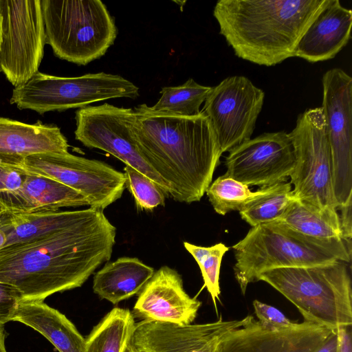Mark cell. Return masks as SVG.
I'll list each match as a JSON object with an SVG mask.
<instances>
[{
	"mask_svg": "<svg viewBox=\"0 0 352 352\" xmlns=\"http://www.w3.org/2000/svg\"><path fill=\"white\" fill-rule=\"evenodd\" d=\"M116 235L103 210L89 207L66 228L0 249V282L17 288L23 302L80 287L109 261Z\"/></svg>",
	"mask_w": 352,
	"mask_h": 352,
	"instance_id": "cell-1",
	"label": "cell"
},
{
	"mask_svg": "<svg viewBox=\"0 0 352 352\" xmlns=\"http://www.w3.org/2000/svg\"><path fill=\"white\" fill-rule=\"evenodd\" d=\"M137 146L169 184L176 201H199L212 182L222 153L207 116L156 113L146 104L133 109Z\"/></svg>",
	"mask_w": 352,
	"mask_h": 352,
	"instance_id": "cell-2",
	"label": "cell"
},
{
	"mask_svg": "<svg viewBox=\"0 0 352 352\" xmlns=\"http://www.w3.org/2000/svg\"><path fill=\"white\" fill-rule=\"evenodd\" d=\"M329 0H219V33L235 55L267 67L294 57L300 38Z\"/></svg>",
	"mask_w": 352,
	"mask_h": 352,
	"instance_id": "cell-3",
	"label": "cell"
},
{
	"mask_svg": "<svg viewBox=\"0 0 352 352\" xmlns=\"http://www.w3.org/2000/svg\"><path fill=\"white\" fill-rule=\"evenodd\" d=\"M263 280L283 295L305 321L336 329L352 324L351 278L348 263L278 268L261 274Z\"/></svg>",
	"mask_w": 352,
	"mask_h": 352,
	"instance_id": "cell-4",
	"label": "cell"
},
{
	"mask_svg": "<svg viewBox=\"0 0 352 352\" xmlns=\"http://www.w3.org/2000/svg\"><path fill=\"white\" fill-rule=\"evenodd\" d=\"M46 44L58 58L86 65L105 54L117 28L100 0H41Z\"/></svg>",
	"mask_w": 352,
	"mask_h": 352,
	"instance_id": "cell-5",
	"label": "cell"
},
{
	"mask_svg": "<svg viewBox=\"0 0 352 352\" xmlns=\"http://www.w3.org/2000/svg\"><path fill=\"white\" fill-rule=\"evenodd\" d=\"M233 249L234 274L241 291L267 271L332 264L338 261L326 250L296 236L275 223L250 229Z\"/></svg>",
	"mask_w": 352,
	"mask_h": 352,
	"instance_id": "cell-6",
	"label": "cell"
},
{
	"mask_svg": "<svg viewBox=\"0 0 352 352\" xmlns=\"http://www.w3.org/2000/svg\"><path fill=\"white\" fill-rule=\"evenodd\" d=\"M139 87L120 75L98 72L76 77H60L38 72L12 90L10 103L19 109L41 115L83 108L90 104L118 98L135 99Z\"/></svg>",
	"mask_w": 352,
	"mask_h": 352,
	"instance_id": "cell-7",
	"label": "cell"
},
{
	"mask_svg": "<svg viewBox=\"0 0 352 352\" xmlns=\"http://www.w3.org/2000/svg\"><path fill=\"white\" fill-rule=\"evenodd\" d=\"M295 151V166L290 175L295 199L320 210H338L333 189L332 162L322 108L300 113L289 133Z\"/></svg>",
	"mask_w": 352,
	"mask_h": 352,
	"instance_id": "cell-8",
	"label": "cell"
},
{
	"mask_svg": "<svg viewBox=\"0 0 352 352\" xmlns=\"http://www.w3.org/2000/svg\"><path fill=\"white\" fill-rule=\"evenodd\" d=\"M0 72L15 87L38 72L46 35L41 0H0Z\"/></svg>",
	"mask_w": 352,
	"mask_h": 352,
	"instance_id": "cell-9",
	"label": "cell"
},
{
	"mask_svg": "<svg viewBox=\"0 0 352 352\" xmlns=\"http://www.w3.org/2000/svg\"><path fill=\"white\" fill-rule=\"evenodd\" d=\"M135 111L108 103L87 106L76 111L75 138L90 148L104 151L143 173L160 186L166 197L169 184L148 164L135 140Z\"/></svg>",
	"mask_w": 352,
	"mask_h": 352,
	"instance_id": "cell-10",
	"label": "cell"
},
{
	"mask_svg": "<svg viewBox=\"0 0 352 352\" xmlns=\"http://www.w3.org/2000/svg\"><path fill=\"white\" fill-rule=\"evenodd\" d=\"M19 168L77 190L87 198L91 208L102 210L120 199L126 188L123 173L104 162L69 152L32 155Z\"/></svg>",
	"mask_w": 352,
	"mask_h": 352,
	"instance_id": "cell-11",
	"label": "cell"
},
{
	"mask_svg": "<svg viewBox=\"0 0 352 352\" xmlns=\"http://www.w3.org/2000/svg\"><path fill=\"white\" fill-rule=\"evenodd\" d=\"M322 105L338 210L352 202V78L333 68L322 78Z\"/></svg>",
	"mask_w": 352,
	"mask_h": 352,
	"instance_id": "cell-12",
	"label": "cell"
},
{
	"mask_svg": "<svg viewBox=\"0 0 352 352\" xmlns=\"http://www.w3.org/2000/svg\"><path fill=\"white\" fill-rule=\"evenodd\" d=\"M264 98V91L243 76H229L211 87L202 111L210 120L221 153L251 138Z\"/></svg>",
	"mask_w": 352,
	"mask_h": 352,
	"instance_id": "cell-13",
	"label": "cell"
},
{
	"mask_svg": "<svg viewBox=\"0 0 352 352\" xmlns=\"http://www.w3.org/2000/svg\"><path fill=\"white\" fill-rule=\"evenodd\" d=\"M228 152L225 175L248 186L287 182L295 166L294 144L285 131L262 133Z\"/></svg>",
	"mask_w": 352,
	"mask_h": 352,
	"instance_id": "cell-14",
	"label": "cell"
},
{
	"mask_svg": "<svg viewBox=\"0 0 352 352\" xmlns=\"http://www.w3.org/2000/svg\"><path fill=\"white\" fill-rule=\"evenodd\" d=\"M252 318L187 325L141 320L135 323L131 341L141 352H214L226 335Z\"/></svg>",
	"mask_w": 352,
	"mask_h": 352,
	"instance_id": "cell-15",
	"label": "cell"
},
{
	"mask_svg": "<svg viewBox=\"0 0 352 352\" xmlns=\"http://www.w3.org/2000/svg\"><path fill=\"white\" fill-rule=\"evenodd\" d=\"M333 330L306 321L293 328L274 329L252 317L226 335L214 352H315Z\"/></svg>",
	"mask_w": 352,
	"mask_h": 352,
	"instance_id": "cell-16",
	"label": "cell"
},
{
	"mask_svg": "<svg viewBox=\"0 0 352 352\" xmlns=\"http://www.w3.org/2000/svg\"><path fill=\"white\" fill-rule=\"evenodd\" d=\"M201 305L186 292L181 275L164 265L139 292L132 314L142 320L187 325L195 320Z\"/></svg>",
	"mask_w": 352,
	"mask_h": 352,
	"instance_id": "cell-17",
	"label": "cell"
},
{
	"mask_svg": "<svg viewBox=\"0 0 352 352\" xmlns=\"http://www.w3.org/2000/svg\"><path fill=\"white\" fill-rule=\"evenodd\" d=\"M272 223L326 250L338 260L351 262V241L343 237L337 210H320L294 199L283 217Z\"/></svg>",
	"mask_w": 352,
	"mask_h": 352,
	"instance_id": "cell-18",
	"label": "cell"
},
{
	"mask_svg": "<svg viewBox=\"0 0 352 352\" xmlns=\"http://www.w3.org/2000/svg\"><path fill=\"white\" fill-rule=\"evenodd\" d=\"M60 129L38 120L27 124L0 116V165L21 167L26 157L45 153L68 152Z\"/></svg>",
	"mask_w": 352,
	"mask_h": 352,
	"instance_id": "cell-19",
	"label": "cell"
},
{
	"mask_svg": "<svg viewBox=\"0 0 352 352\" xmlns=\"http://www.w3.org/2000/svg\"><path fill=\"white\" fill-rule=\"evenodd\" d=\"M352 10L339 0H329L298 41L294 56L309 63L333 58L349 43Z\"/></svg>",
	"mask_w": 352,
	"mask_h": 352,
	"instance_id": "cell-20",
	"label": "cell"
},
{
	"mask_svg": "<svg viewBox=\"0 0 352 352\" xmlns=\"http://www.w3.org/2000/svg\"><path fill=\"white\" fill-rule=\"evenodd\" d=\"M12 321L31 327L59 352H86L85 338L63 314L44 302H22Z\"/></svg>",
	"mask_w": 352,
	"mask_h": 352,
	"instance_id": "cell-21",
	"label": "cell"
},
{
	"mask_svg": "<svg viewBox=\"0 0 352 352\" xmlns=\"http://www.w3.org/2000/svg\"><path fill=\"white\" fill-rule=\"evenodd\" d=\"M154 269L135 257H120L106 263L93 279V290L113 305L139 294Z\"/></svg>",
	"mask_w": 352,
	"mask_h": 352,
	"instance_id": "cell-22",
	"label": "cell"
},
{
	"mask_svg": "<svg viewBox=\"0 0 352 352\" xmlns=\"http://www.w3.org/2000/svg\"><path fill=\"white\" fill-rule=\"evenodd\" d=\"M17 200L16 213L55 211L65 207L89 206L87 198L77 190L53 179L28 172L17 193Z\"/></svg>",
	"mask_w": 352,
	"mask_h": 352,
	"instance_id": "cell-23",
	"label": "cell"
},
{
	"mask_svg": "<svg viewBox=\"0 0 352 352\" xmlns=\"http://www.w3.org/2000/svg\"><path fill=\"white\" fill-rule=\"evenodd\" d=\"M85 211L86 209L16 213L6 210L0 217V230L6 237L5 246L66 228L78 221Z\"/></svg>",
	"mask_w": 352,
	"mask_h": 352,
	"instance_id": "cell-24",
	"label": "cell"
},
{
	"mask_svg": "<svg viewBox=\"0 0 352 352\" xmlns=\"http://www.w3.org/2000/svg\"><path fill=\"white\" fill-rule=\"evenodd\" d=\"M135 324V318L129 309L113 308L85 338L86 352H124Z\"/></svg>",
	"mask_w": 352,
	"mask_h": 352,
	"instance_id": "cell-25",
	"label": "cell"
},
{
	"mask_svg": "<svg viewBox=\"0 0 352 352\" xmlns=\"http://www.w3.org/2000/svg\"><path fill=\"white\" fill-rule=\"evenodd\" d=\"M210 89L211 87L199 85L192 78L179 86L164 87L160 99L149 109L156 113L193 116L200 113V107Z\"/></svg>",
	"mask_w": 352,
	"mask_h": 352,
	"instance_id": "cell-26",
	"label": "cell"
},
{
	"mask_svg": "<svg viewBox=\"0 0 352 352\" xmlns=\"http://www.w3.org/2000/svg\"><path fill=\"white\" fill-rule=\"evenodd\" d=\"M292 190L288 182L269 186L264 194L239 211L241 219L252 227L279 220L295 199Z\"/></svg>",
	"mask_w": 352,
	"mask_h": 352,
	"instance_id": "cell-27",
	"label": "cell"
},
{
	"mask_svg": "<svg viewBox=\"0 0 352 352\" xmlns=\"http://www.w3.org/2000/svg\"><path fill=\"white\" fill-rule=\"evenodd\" d=\"M267 187L251 191L249 186L225 174L210 184L206 192L214 211L221 215L238 210L264 194Z\"/></svg>",
	"mask_w": 352,
	"mask_h": 352,
	"instance_id": "cell-28",
	"label": "cell"
},
{
	"mask_svg": "<svg viewBox=\"0 0 352 352\" xmlns=\"http://www.w3.org/2000/svg\"><path fill=\"white\" fill-rule=\"evenodd\" d=\"M184 246L199 265L204 282V287L207 288L217 307L216 300H219L221 294L219 274L221 261L229 248L223 243L202 247L186 241L184 242Z\"/></svg>",
	"mask_w": 352,
	"mask_h": 352,
	"instance_id": "cell-29",
	"label": "cell"
},
{
	"mask_svg": "<svg viewBox=\"0 0 352 352\" xmlns=\"http://www.w3.org/2000/svg\"><path fill=\"white\" fill-rule=\"evenodd\" d=\"M124 170L126 188L133 197L138 208L151 211L165 205L166 196L153 180L131 166L126 165Z\"/></svg>",
	"mask_w": 352,
	"mask_h": 352,
	"instance_id": "cell-30",
	"label": "cell"
},
{
	"mask_svg": "<svg viewBox=\"0 0 352 352\" xmlns=\"http://www.w3.org/2000/svg\"><path fill=\"white\" fill-rule=\"evenodd\" d=\"M25 175L21 168L0 165V202L9 212H18L17 193Z\"/></svg>",
	"mask_w": 352,
	"mask_h": 352,
	"instance_id": "cell-31",
	"label": "cell"
},
{
	"mask_svg": "<svg viewBox=\"0 0 352 352\" xmlns=\"http://www.w3.org/2000/svg\"><path fill=\"white\" fill-rule=\"evenodd\" d=\"M22 302V294L17 288L0 282V329L12 320L19 305Z\"/></svg>",
	"mask_w": 352,
	"mask_h": 352,
	"instance_id": "cell-32",
	"label": "cell"
},
{
	"mask_svg": "<svg viewBox=\"0 0 352 352\" xmlns=\"http://www.w3.org/2000/svg\"><path fill=\"white\" fill-rule=\"evenodd\" d=\"M253 306L258 321L262 324L274 329H288L296 327L295 323L287 318L276 307L254 300Z\"/></svg>",
	"mask_w": 352,
	"mask_h": 352,
	"instance_id": "cell-33",
	"label": "cell"
},
{
	"mask_svg": "<svg viewBox=\"0 0 352 352\" xmlns=\"http://www.w3.org/2000/svg\"><path fill=\"white\" fill-rule=\"evenodd\" d=\"M351 208L352 202H350L338 210L343 237L347 241H351L352 236Z\"/></svg>",
	"mask_w": 352,
	"mask_h": 352,
	"instance_id": "cell-34",
	"label": "cell"
},
{
	"mask_svg": "<svg viewBox=\"0 0 352 352\" xmlns=\"http://www.w3.org/2000/svg\"><path fill=\"white\" fill-rule=\"evenodd\" d=\"M338 333V352H352L351 327H340L336 329Z\"/></svg>",
	"mask_w": 352,
	"mask_h": 352,
	"instance_id": "cell-35",
	"label": "cell"
},
{
	"mask_svg": "<svg viewBox=\"0 0 352 352\" xmlns=\"http://www.w3.org/2000/svg\"><path fill=\"white\" fill-rule=\"evenodd\" d=\"M338 333L335 329L315 352H338Z\"/></svg>",
	"mask_w": 352,
	"mask_h": 352,
	"instance_id": "cell-36",
	"label": "cell"
},
{
	"mask_svg": "<svg viewBox=\"0 0 352 352\" xmlns=\"http://www.w3.org/2000/svg\"><path fill=\"white\" fill-rule=\"evenodd\" d=\"M7 332L4 327L0 329V352H7L6 348V338Z\"/></svg>",
	"mask_w": 352,
	"mask_h": 352,
	"instance_id": "cell-37",
	"label": "cell"
},
{
	"mask_svg": "<svg viewBox=\"0 0 352 352\" xmlns=\"http://www.w3.org/2000/svg\"><path fill=\"white\" fill-rule=\"evenodd\" d=\"M124 352H141L130 341V342L126 346Z\"/></svg>",
	"mask_w": 352,
	"mask_h": 352,
	"instance_id": "cell-38",
	"label": "cell"
},
{
	"mask_svg": "<svg viewBox=\"0 0 352 352\" xmlns=\"http://www.w3.org/2000/svg\"><path fill=\"white\" fill-rule=\"evenodd\" d=\"M6 237L5 234L0 230V249L3 248L6 245Z\"/></svg>",
	"mask_w": 352,
	"mask_h": 352,
	"instance_id": "cell-39",
	"label": "cell"
},
{
	"mask_svg": "<svg viewBox=\"0 0 352 352\" xmlns=\"http://www.w3.org/2000/svg\"><path fill=\"white\" fill-rule=\"evenodd\" d=\"M6 208L3 206V205L0 202V217L1 215L6 211Z\"/></svg>",
	"mask_w": 352,
	"mask_h": 352,
	"instance_id": "cell-40",
	"label": "cell"
},
{
	"mask_svg": "<svg viewBox=\"0 0 352 352\" xmlns=\"http://www.w3.org/2000/svg\"><path fill=\"white\" fill-rule=\"evenodd\" d=\"M1 23H2V17L0 14V45L1 42Z\"/></svg>",
	"mask_w": 352,
	"mask_h": 352,
	"instance_id": "cell-41",
	"label": "cell"
}]
</instances>
